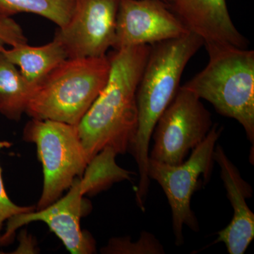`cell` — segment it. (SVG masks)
<instances>
[{"instance_id": "6da1fadb", "label": "cell", "mask_w": 254, "mask_h": 254, "mask_svg": "<svg viewBox=\"0 0 254 254\" xmlns=\"http://www.w3.org/2000/svg\"><path fill=\"white\" fill-rule=\"evenodd\" d=\"M151 46L115 50L109 55V78L77 126L88 161L105 148L129 152L138 125L136 91Z\"/></svg>"}, {"instance_id": "7a4b0ae2", "label": "cell", "mask_w": 254, "mask_h": 254, "mask_svg": "<svg viewBox=\"0 0 254 254\" xmlns=\"http://www.w3.org/2000/svg\"><path fill=\"white\" fill-rule=\"evenodd\" d=\"M203 46L191 32L179 38L152 45L136 91L138 125L129 150L138 170L136 200L145 208L150 180L148 176L149 146L153 129L180 88L182 73L190 58Z\"/></svg>"}, {"instance_id": "3957f363", "label": "cell", "mask_w": 254, "mask_h": 254, "mask_svg": "<svg viewBox=\"0 0 254 254\" xmlns=\"http://www.w3.org/2000/svg\"><path fill=\"white\" fill-rule=\"evenodd\" d=\"M118 167L111 159L98 155L88 164L84 173L78 177L64 196L47 208L17 214L6 220V229L0 237V247H6L14 240L18 229L33 222L46 223L72 254L96 252L94 239L82 230L81 219L86 213L83 195L98 193L120 180Z\"/></svg>"}, {"instance_id": "277c9868", "label": "cell", "mask_w": 254, "mask_h": 254, "mask_svg": "<svg viewBox=\"0 0 254 254\" xmlns=\"http://www.w3.org/2000/svg\"><path fill=\"white\" fill-rule=\"evenodd\" d=\"M110 71L107 55L68 58L37 86L26 113L33 119L78 126L104 88Z\"/></svg>"}, {"instance_id": "5b68a950", "label": "cell", "mask_w": 254, "mask_h": 254, "mask_svg": "<svg viewBox=\"0 0 254 254\" xmlns=\"http://www.w3.org/2000/svg\"><path fill=\"white\" fill-rule=\"evenodd\" d=\"M207 66L184 86L217 113L237 120L254 145V52L222 48L209 52Z\"/></svg>"}, {"instance_id": "8992f818", "label": "cell", "mask_w": 254, "mask_h": 254, "mask_svg": "<svg viewBox=\"0 0 254 254\" xmlns=\"http://www.w3.org/2000/svg\"><path fill=\"white\" fill-rule=\"evenodd\" d=\"M23 139L36 145L43 167V190L36 210H43L63 196L89 161L74 125L31 118L23 128Z\"/></svg>"}, {"instance_id": "52a82bcc", "label": "cell", "mask_w": 254, "mask_h": 254, "mask_svg": "<svg viewBox=\"0 0 254 254\" xmlns=\"http://www.w3.org/2000/svg\"><path fill=\"white\" fill-rule=\"evenodd\" d=\"M222 130L218 124H214L205 139L191 150L190 158L180 165L173 166L148 159V176L162 187L171 208L177 247L185 244V225L193 232L199 231L198 220L190 208V200L199 185L200 177L205 185L210 179L215 163V145Z\"/></svg>"}, {"instance_id": "ba28073f", "label": "cell", "mask_w": 254, "mask_h": 254, "mask_svg": "<svg viewBox=\"0 0 254 254\" xmlns=\"http://www.w3.org/2000/svg\"><path fill=\"white\" fill-rule=\"evenodd\" d=\"M213 125L211 115L200 98L180 87L155 125L149 158L173 166L180 165L205 139Z\"/></svg>"}, {"instance_id": "9c48e42d", "label": "cell", "mask_w": 254, "mask_h": 254, "mask_svg": "<svg viewBox=\"0 0 254 254\" xmlns=\"http://www.w3.org/2000/svg\"><path fill=\"white\" fill-rule=\"evenodd\" d=\"M120 0H74L71 17L58 38L68 58H99L113 48Z\"/></svg>"}, {"instance_id": "30bf717a", "label": "cell", "mask_w": 254, "mask_h": 254, "mask_svg": "<svg viewBox=\"0 0 254 254\" xmlns=\"http://www.w3.org/2000/svg\"><path fill=\"white\" fill-rule=\"evenodd\" d=\"M188 32L163 0H120L113 48L152 46Z\"/></svg>"}, {"instance_id": "8fae6325", "label": "cell", "mask_w": 254, "mask_h": 254, "mask_svg": "<svg viewBox=\"0 0 254 254\" xmlns=\"http://www.w3.org/2000/svg\"><path fill=\"white\" fill-rule=\"evenodd\" d=\"M189 31L200 37L207 52L247 49L248 41L232 22L225 0H163Z\"/></svg>"}, {"instance_id": "7c38bea8", "label": "cell", "mask_w": 254, "mask_h": 254, "mask_svg": "<svg viewBox=\"0 0 254 254\" xmlns=\"http://www.w3.org/2000/svg\"><path fill=\"white\" fill-rule=\"evenodd\" d=\"M214 158L220 166L221 179L234 214L230 223L218 232V238L211 245L223 243L229 254H243L254 237V214L246 200L252 196L253 190L221 145H215Z\"/></svg>"}, {"instance_id": "4fadbf2b", "label": "cell", "mask_w": 254, "mask_h": 254, "mask_svg": "<svg viewBox=\"0 0 254 254\" xmlns=\"http://www.w3.org/2000/svg\"><path fill=\"white\" fill-rule=\"evenodd\" d=\"M0 52L19 68L23 77L36 87L57 66L68 59L63 45L55 37L44 46H31L26 43L11 49L1 48Z\"/></svg>"}, {"instance_id": "5bb4252c", "label": "cell", "mask_w": 254, "mask_h": 254, "mask_svg": "<svg viewBox=\"0 0 254 254\" xmlns=\"http://www.w3.org/2000/svg\"><path fill=\"white\" fill-rule=\"evenodd\" d=\"M36 88L0 52V114L11 121H20Z\"/></svg>"}, {"instance_id": "9a60e30c", "label": "cell", "mask_w": 254, "mask_h": 254, "mask_svg": "<svg viewBox=\"0 0 254 254\" xmlns=\"http://www.w3.org/2000/svg\"><path fill=\"white\" fill-rule=\"evenodd\" d=\"M74 0H0V18L21 13L39 15L63 27L72 14Z\"/></svg>"}, {"instance_id": "2e32d148", "label": "cell", "mask_w": 254, "mask_h": 254, "mask_svg": "<svg viewBox=\"0 0 254 254\" xmlns=\"http://www.w3.org/2000/svg\"><path fill=\"white\" fill-rule=\"evenodd\" d=\"M105 254H163V246L154 235L141 232L136 242H131L129 237H115L100 250Z\"/></svg>"}, {"instance_id": "e0dca14e", "label": "cell", "mask_w": 254, "mask_h": 254, "mask_svg": "<svg viewBox=\"0 0 254 254\" xmlns=\"http://www.w3.org/2000/svg\"><path fill=\"white\" fill-rule=\"evenodd\" d=\"M12 145L11 142L6 141H0V151L3 148H9ZM36 210L35 206H20L15 204L14 202L10 199L7 193L5 190L2 176H1V170L0 168V237L1 235V230L4 222L8 219L17 214L28 213Z\"/></svg>"}, {"instance_id": "ac0fdd59", "label": "cell", "mask_w": 254, "mask_h": 254, "mask_svg": "<svg viewBox=\"0 0 254 254\" xmlns=\"http://www.w3.org/2000/svg\"><path fill=\"white\" fill-rule=\"evenodd\" d=\"M27 43L22 28L11 17L0 18V48Z\"/></svg>"}]
</instances>
